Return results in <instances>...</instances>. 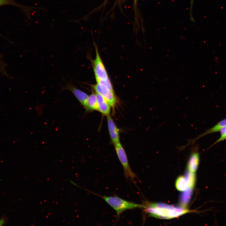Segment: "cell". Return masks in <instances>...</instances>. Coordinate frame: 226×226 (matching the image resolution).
I'll list each match as a JSON object with an SVG mask.
<instances>
[{
	"label": "cell",
	"mask_w": 226,
	"mask_h": 226,
	"mask_svg": "<svg viewBox=\"0 0 226 226\" xmlns=\"http://www.w3.org/2000/svg\"><path fill=\"white\" fill-rule=\"evenodd\" d=\"M96 93L100 95L108 102L111 107H114L116 105L117 100L113 92L103 85L97 83L94 86Z\"/></svg>",
	"instance_id": "6"
},
{
	"label": "cell",
	"mask_w": 226,
	"mask_h": 226,
	"mask_svg": "<svg viewBox=\"0 0 226 226\" xmlns=\"http://www.w3.org/2000/svg\"><path fill=\"white\" fill-rule=\"evenodd\" d=\"M65 90L71 91L80 103L84 107L89 96L87 94L77 88L72 83H67L66 85L62 88V90Z\"/></svg>",
	"instance_id": "8"
},
{
	"label": "cell",
	"mask_w": 226,
	"mask_h": 226,
	"mask_svg": "<svg viewBox=\"0 0 226 226\" xmlns=\"http://www.w3.org/2000/svg\"><path fill=\"white\" fill-rule=\"evenodd\" d=\"M175 187L180 191H186L189 188V182L186 176H180L176 179Z\"/></svg>",
	"instance_id": "12"
},
{
	"label": "cell",
	"mask_w": 226,
	"mask_h": 226,
	"mask_svg": "<svg viewBox=\"0 0 226 226\" xmlns=\"http://www.w3.org/2000/svg\"><path fill=\"white\" fill-rule=\"evenodd\" d=\"M96 81L97 83L103 85L111 91L114 92L112 86L109 78L105 80H97Z\"/></svg>",
	"instance_id": "14"
},
{
	"label": "cell",
	"mask_w": 226,
	"mask_h": 226,
	"mask_svg": "<svg viewBox=\"0 0 226 226\" xmlns=\"http://www.w3.org/2000/svg\"><path fill=\"white\" fill-rule=\"evenodd\" d=\"M97 195L103 199L116 211L117 219L121 214L126 210L144 207L143 205L137 204L133 202L125 200L117 196H107L99 195Z\"/></svg>",
	"instance_id": "2"
},
{
	"label": "cell",
	"mask_w": 226,
	"mask_h": 226,
	"mask_svg": "<svg viewBox=\"0 0 226 226\" xmlns=\"http://www.w3.org/2000/svg\"><path fill=\"white\" fill-rule=\"evenodd\" d=\"M98 106V111L100 112L103 115L107 116L110 115L111 106L100 95L96 93V94Z\"/></svg>",
	"instance_id": "10"
},
{
	"label": "cell",
	"mask_w": 226,
	"mask_h": 226,
	"mask_svg": "<svg viewBox=\"0 0 226 226\" xmlns=\"http://www.w3.org/2000/svg\"><path fill=\"white\" fill-rule=\"evenodd\" d=\"M199 159L200 154L198 146H194L192 148L187 164V168L189 171L195 173L198 167Z\"/></svg>",
	"instance_id": "7"
},
{
	"label": "cell",
	"mask_w": 226,
	"mask_h": 226,
	"mask_svg": "<svg viewBox=\"0 0 226 226\" xmlns=\"http://www.w3.org/2000/svg\"><path fill=\"white\" fill-rule=\"evenodd\" d=\"M110 138L114 144L120 142L119 130L110 115L106 116Z\"/></svg>",
	"instance_id": "9"
},
{
	"label": "cell",
	"mask_w": 226,
	"mask_h": 226,
	"mask_svg": "<svg viewBox=\"0 0 226 226\" xmlns=\"http://www.w3.org/2000/svg\"><path fill=\"white\" fill-rule=\"evenodd\" d=\"M96 57L93 61V68L96 80H104L108 76L100 57L97 48L95 47Z\"/></svg>",
	"instance_id": "4"
},
{
	"label": "cell",
	"mask_w": 226,
	"mask_h": 226,
	"mask_svg": "<svg viewBox=\"0 0 226 226\" xmlns=\"http://www.w3.org/2000/svg\"><path fill=\"white\" fill-rule=\"evenodd\" d=\"M12 0H0V6L5 4H11Z\"/></svg>",
	"instance_id": "16"
},
{
	"label": "cell",
	"mask_w": 226,
	"mask_h": 226,
	"mask_svg": "<svg viewBox=\"0 0 226 226\" xmlns=\"http://www.w3.org/2000/svg\"><path fill=\"white\" fill-rule=\"evenodd\" d=\"M84 107L86 111L98 110V103L96 94L92 93L89 96Z\"/></svg>",
	"instance_id": "11"
},
{
	"label": "cell",
	"mask_w": 226,
	"mask_h": 226,
	"mask_svg": "<svg viewBox=\"0 0 226 226\" xmlns=\"http://www.w3.org/2000/svg\"><path fill=\"white\" fill-rule=\"evenodd\" d=\"M114 145L118 158L122 166L126 179H130L134 182V179L136 177V175L130 166L125 150L120 142Z\"/></svg>",
	"instance_id": "3"
},
{
	"label": "cell",
	"mask_w": 226,
	"mask_h": 226,
	"mask_svg": "<svg viewBox=\"0 0 226 226\" xmlns=\"http://www.w3.org/2000/svg\"><path fill=\"white\" fill-rule=\"evenodd\" d=\"M219 132L220 134V137L209 148H210V147L226 139V126H225L222 128Z\"/></svg>",
	"instance_id": "15"
},
{
	"label": "cell",
	"mask_w": 226,
	"mask_h": 226,
	"mask_svg": "<svg viewBox=\"0 0 226 226\" xmlns=\"http://www.w3.org/2000/svg\"><path fill=\"white\" fill-rule=\"evenodd\" d=\"M193 0H191V6L192 5V3H193Z\"/></svg>",
	"instance_id": "18"
},
{
	"label": "cell",
	"mask_w": 226,
	"mask_h": 226,
	"mask_svg": "<svg viewBox=\"0 0 226 226\" xmlns=\"http://www.w3.org/2000/svg\"><path fill=\"white\" fill-rule=\"evenodd\" d=\"M188 179L190 189L193 188L196 182V175L195 173L189 171L186 176Z\"/></svg>",
	"instance_id": "13"
},
{
	"label": "cell",
	"mask_w": 226,
	"mask_h": 226,
	"mask_svg": "<svg viewBox=\"0 0 226 226\" xmlns=\"http://www.w3.org/2000/svg\"><path fill=\"white\" fill-rule=\"evenodd\" d=\"M143 205L144 211L146 213L151 216L160 219L173 218L193 212L186 208L175 207L163 203L145 202Z\"/></svg>",
	"instance_id": "1"
},
{
	"label": "cell",
	"mask_w": 226,
	"mask_h": 226,
	"mask_svg": "<svg viewBox=\"0 0 226 226\" xmlns=\"http://www.w3.org/2000/svg\"><path fill=\"white\" fill-rule=\"evenodd\" d=\"M225 126H226V118L220 121L213 127L207 130L196 138L189 139L186 145L179 147L178 149L179 150H183L190 145L193 144L200 138L207 135L219 132L222 128Z\"/></svg>",
	"instance_id": "5"
},
{
	"label": "cell",
	"mask_w": 226,
	"mask_h": 226,
	"mask_svg": "<svg viewBox=\"0 0 226 226\" xmlns=\"http://www.w3.org/2000/svg\"><path fill=\"white\" fill-rule=\"evenodd\" d=\"M6 221L5 218H2L0 219V226H2L5 224Z\"/></svg>",
	"instance_id": "17"
}]
</instances>
